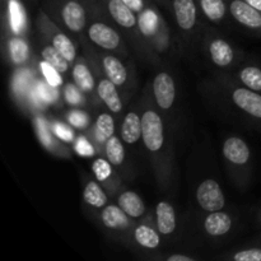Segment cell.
I'll return each instance as SVG.
<instances>
[{"label": "cell", "mask_w": 261, "mask_h": 261, "mask_svg": "<svg viewBox=\"0 0 261 261\" xmlns=\"http://www.w3.org/2000/svg\"><path fill=\"white\" fill-rule=\"evenodd\" d=\"M222 153L233 181L240 188H245L251 177V150L249 144L240 137H229L223 142Z\"/></svg>", "instance_id": "277c9868"}, {"label": "cell", "mask_w": 261, "mask_h": 261, "mask_svg": "<svg viewBox=\"0 0 261 261\" xmlns=\"http://www.w3.org/2000/svg\"><path fill=\"white\" fill-rule=\"evenodd\" d=\"M205 45L204 51L213 65L219 69H229L236 65L239 56L236 48L221 36L212 33L211 36H205Z\"/></svg>", "instance_id": "7c38bea8"}, {"label": "cell", "mask_w": 261, "mask_h": 261, "mask_svg": "<svg viewBox=\"0 0 261 261\" xmlns=\"http://www.w3.org/2000/svg\"><path fill=\"white\" fill-rule=\"evenodd\" d=\"M36 30L37 35L45 38L48 43L55 46L69 63L73 64L76 59V46L70 37L61 30L60 24L55 22L47 12L40 9L36 17Z\"/></svg>", "instance_id": "ba28073f"}, {"label": "cell", "mask_w": 261, "mask_h": 261, "mask_svg": "<svg viewBox=\"0 0 261 261\" xmlns=\"http://www.w3.org/2000/svg\"><path fill=\"white\" fill-rule=\"evenodd\" d=\"M36 66H37L38 69V73H40L41 75L48 82V83L53 84V86L55 87H59V88H63L64 86L63 74H61L58 69L54 68L51 64H48L47 61L42 60V59H40V60L36 63Z\"/></svg>", "instance_id": "e575fe53"}, {"label": "cell", "mask_w": 261, "mask_h": 261, "mask_svg": "<svg viewBox=\"0 0 261 261\" xmlns=\"http://www.w3.org/2000/svg\"><path fill=\"white\" fill-rule=\"evenodd\" d=\"M201 14L212 23H219L229 13L226 0H196Z\"/></svg>", "instance_id": "4dcf8cb0"}, {"label": "cell", "mask_w": 261, "mask_h": 261, "mask_svg": "<svg viewBox=\"0 0 261 261\" xmlns=\"http://www.w3.org/2000/svg\"><path fill=\"white\" fill-rule=\"evenodd\" d=\"M86 134L94 144L97 154L103 155L105 144L115 134V120L112 115L110 112H101Z\"/></svg>", "instance_id": "44dd1931"}, {"label": "cell", "mask_w": 261, "mask_h": 261, "mask_svg": "<svg viewBox=\"0 0 261 261\" xmlns=\"http://www.w3.org/2000/svg\"><path fill=\"white\" fill-rule=\"evenodd\" d=\"M137 15L139 19L140 30L148 45L157 55L166 53L170 47V32H168L167 23L163 19L158 8L150 4Z\"/></svg>", "instance_id": "8992f818"}, {"label": "cell", "mask_w": 261, "mask_h": 261, "mask_svg": "<svg viewBox=\"0 0 261 261\" xmlns=\"http://www.w3.org/2000/svg\"><path fill=\"white\" fill-rule=\"evenodd\" d=\"M133 241L145 250H155L161 245V233L149 223H138L132 229Z\"/></svg>", "instance_id": "484cf974"}, {"label": "cell", "mask_w": 261, "mask_h": 261, "mask_svg": "<svg viewBox=\"0 0 261 261\" xmlns=\"http://www.w3.org/2000/svg\"><path fill=\"white\" fill-rule=\"evenodd\" d=\"M122 2H124L127 7L132 8L137 14L142 13L145 8H148L152 4L150 0H122Z\"/></svg>", "instance_id": "f35d334b"}, {"label": "cell", "mask_w": 261, "mask_h": 261, "mask_svg": "<svg viewBox=\"0 0 261 261\" xmlns=\"http://www.w3.org/2000/svg\"><path fill=\"white\" fill-rule=\"evenodd\" d=\"M120 138L127 145H134L143 138V119L142 112L130 110L122 117L120 125Z\"/></svg>", "instance_id": "603a6c76"}, {"label": "cell", "mask_w": 261, "mask_h": 261, "mask_svg": "<svg viewBox=\"0 0 261 261\" xmlns=\"http://www.w3.org/2000/svg\"><path fill=\"white\" fill-rule=\"evenodd\" d=\"M116 203L133 219L143 218L147 213L144 200L133 190L120 191L116 198Z\"/></svg>", "instance_id": "83f0119b"}, {"label": "cell", "mask_w": 261, "mask_h": 261, "mask_svg": "<svg viewBox=\"0 0 261 261\" xmlns=\"http://www.w3.org/2000/svg\"><path fill=\"white\" fill-rule=\"evenodd\" d=\"M32 124L38 142L46 152L55 155V157L61 158V160H70L71 155H73V150L54 133V130L51 129L50 120H47V117L42 114V111L33 112Z\"/></svg>", "instance_id": "30bf717a"}, {"label": "cell", "mask_w": 261, "mask_h": 261, "mask_svg": "<svg viewBox=\"0 0 261 261\" xmlns=\"http://www.w3.org/2000/svg\"><path fill=\"white\" fill-rule=\"evenodd\" d=\"M105 14L117 25L133 51L144 63L160 64V55L148 45L140 30L139 19L134 10L127 7L122 0H96Z\"/></svg>", "instance_id": "7a4b0ae2"}, {"label": "cell", "mask_w": 261, "mask_h": 261, "mask_svg": "<svg viewBox=\"0 0 261 261\" xmlns=\"http://www.w3.org/2000/svg\"><path fill=\"white\" fill-rule=\"evenodd\" d=\"M38 76L37 66L23 65L14 68L10 78V96L22 111L31 114V92Z\"/></svg>", "instance_id": "9c48e42d"}, {"label": "cell", "mask_w": 261, "mask_h": 261, "mask_svg": "<svg viewBox=\"0 0 261 261\" xmlns=\"http://www.w3.org/2000/svg\"><path fill=\"white\" fill-rule=\"evenodd\" d=\"M50 125L51 129L54 130V133H55L64 143H70V144H73L74 140L76 139L75 132H74L75 129H74L68 121H60V120L58 119H51Z\"/></svg>", "instance_id": "d590c367"}, {"label": "cell", "mask_w": 261, "mask_h": 261, "mask_svg": "<svg viewBox=\"0 0 261 261\" xmlns=\"http://www.w3.org/2000/svg\"><path fill=\"white\" fill-rule=\"evenodd\" d=\"M152 92L155 106L162 112L172 110L176 102V82L168 71H160L155 74L152 82Z\"/></svg>", "instance_id": "5bb4252c"}, {"label": "cell", "mask_w": 261, "mask_h": 261, "mask_svg": "<svg viewBox=\"0 0 261 261\" xmlns=\"http://www.w3.org/2000/svg\"><path fill=\"white\" fill-rule=\"evenodd\" d=\"M245 2H246L247 4L251 5V7H254L255 9L260 10L261 12V0H245Z\"/></svg>", "instance_id": "60d3db41"}, {"label": "cell", "mask_w": 261, "mask_h": 261, "mask_svg": "<svg viewBox=\"0 0 261 261\" xmlns=\"http://www.w3.org/2000/svg\"><path fill=\"white\" fill-rule=\"evenodd\" d=\"M71 79L78 86V88L88 97L89 102L96 103L97 101H99L98 94H97L96 78H94L89 61L87 60L84 54L76 56V59L74 60L73 65H71Z\"/></svg>", "instance_id": "9a60e30c"}, {"label": "cell", "mask_w": 261, "mask_h": 261, "mask_svg": "<svg viewBox=\"0 0 261 261\" xmlns=\"http://www.w3.org/2000/svg\"><path fill=\"white\" fill-rule=\"evenodd\" d=\"M98 221L102 226L115 233H126L132 232L135 226L133 218H130L116 204H107L98 213Z\"/></svg>", "instance_id": "d6986e66"}, {"label": "cell", "mask_w": 261, "mask_h": 261, "mask_svg": "<svg viewBox=\"0 0 261 261\" xmlns=\"http://www.w3.org/2000/svg\"><path fill=\"white\" fill-rule=\"evenodd\" d=\"M257 219H259V223L261 224V211L259 212V216H257Z\"/></svg>", "instance_id": "b9f144b4"}, {"label": "cell", "mask_w": 261, "mask_h": 261, "mask_svg": "<svg viewBox=\"0 0 261 261\" xmlns=\"http://www.w3.org/2000/svg\"><path fill=\"white\" fill-rule=\"evenodd\" d=\"M196 203L206 213L223 211L226 206V196L221 185L214 178H206L201 181L195 193Z\"/></svg>", "instance_id": "2e32d148"}, {"label": "cell", "mask_w": 261, "mask_h": 261, "mask_svg": "<svg viewBox=\"0 0 261 261\" xmlns=\"http://www.w3.org/2000/svg\"><path fill=\"white\" fill-rule=\"evenodd\" d=\"M143 144L149 155L158 186L167 190L173 185L176 175L175 149L167 137L165 121L158 109L147 99L142 109Z\"/></svg>", "instance_id": "6da1fadb"}, {"label": "cell", "mask_w": 261, "mask_h": 261, "mask_svg": "<svg viewBox=\"0 0 261 261\" xmlns=\"http://www.w3.org/2000/svg\"><path fill=\"white\" fill-rule=\"evenodd\" d=\"M176 212L168 201L162 200L155 205V227L163 236H170L176 231Z\"/></svg>", "instance_id": "f1b7e54d"}, {"label": "cell", "mask_w": 261, "mask_h": 261, "mask_svg": "<svg viewBox=\"0 0 261 261\" xmlns=\"http://www.w3.org/2000/svg\"><path fill=\"white\" fill-rule=\"evenodd\" d=\"M219 88L232 109L257 126H261V93L237 84L236 82L233 83L232 79L224 83L222 82Z\"/></svg>", "instance_id": "5b68a950"}, {"label": "cell", "mask_w": 261, "mask_h": 261, "mask_svg": "<svg viewBox=\"0 0 261 261\" xmlns=\"http://www.w3.org/2000/svg\"><path fill=\"white\" fill-rule=\"evenodd\" d=\"M83 201L91 209L101 211L109 204V193L96 178H89L84 184Z\"/></svg>", "instance_id": "4316f807"}, {"label": "cell", "mask_w": 261, "mask_h": 261, "mask_svg": "<svg viewBox=\"0 0 261 261\" xmlns=\"http://www.w3.org/2000/svg\"><path fill=\"white\" fill-rule=\"evenodd\" d=\"M51 17H55L56 23L60 22L69 32L79 36L87 30L89 20L87 0H53Z\"/></svg>", "instance_id": "52a82bcc"}, {"label": "cell", "mask_w": 261, "mask_h": 261, "mask_svg": "<svg viewBox=\"0 0 261 261\" xmlns=\"http://www.w3.org/2000/svg\"><path fill=\"white\" fill-rule=\"evenodd\" d=\"M172 9L181 32H193L198 23L199 7L196 0H172Z\"/></svg>", "instance_id": "7402d4cb"}, {"label": "cell", "mask_w": 261, "mask_h": 261, "mask_svg": "<svg viewBox=\"0 0 261 261\" xmlns=\"http://www.w3.org/2000/svg\"><path fill=\"white\" fill-rule=\"evenodd\" d=\"M65 120L74 129L83 133L88 132L93 125L88 112L84 109H79V107H70L69 111H66Z\"/></svg>", "instance_id": "836d02e7"}, {"label": "cell", "mask_w": 261, "mask_h": 261, "mask_svg": "<svg viewBox=\"0 0 261 261\" xmlns=\"http://www.w3.org/2000/svg\"><path fill=\"white\" fill-rule=\"evenodd\" d=\"M94 53H96L97 59L101 63L105 74L116 84L121 94L126 93L127 89L132 88L133 79H134L133 78V70H130L127 64L122 60L121 56L116 55V54L99 50V48L98 50L94 48Z\"/></svg>", "instance_id": "8fae6325"}, {"label": "cell", "mask_w": 261, "mask_h": 261, "mask_svg": "<svg viewBox=\"0 0 261 261\" xmlns=\"http://www.w3.org/2000/svg\"><path fill=\"white\" fill-rule=\"evenodd\" d=\"M231 17L239 24L252 32L261 33V12L255 9L245 0H228Z\"/></svg>", "instance_id": "ffe728a7"}, {"label": "cell", "mask_w": 261, "mask_h": 261, "mask_svg": "<svg viewBox=\"0 0 261 261\" xmlns=\"http://www.w3.org/2000/svg\"><path fill=\"white\" fill-rule=\"evenodd\" d=\"M166 261H196L198 259L194 256H189V255L184 254H172L165 257Z\"/></svg>", "instance_id": "ab89813d"}, {"label": "cell", "mask_w": 261, "mask_h": 261, "mask_svg": "<svg viewBox=\"0 0 261 261\" xmlns=\"http://www.w3.org/2000/svg\"><path fill=\"white\" fill-rule=\"evenodd\" d=\"M92 172L94 178L105 188L110 196L119 195L122 188V180L119 173L114 170V166L105 155H99L92 163Z\"/></svg>", "instance_id": "ac0fdd59"}, {"label": "cell", "mask_w": 261, "mask_h": 261, "mask_svg": "<svg viewBox=\"0 0 261 261\" xmlns=\"http://www.w3.org/2000/svg\"><path fill=\"white\" fill-rule=\"evenodd\" d=\"M233 226V219L223 211L209 212L203 221V229L208 236L222 237L229 233Z\"/></svg>", "instance_id": "cb8c5ba5"}, {"label": "cell", "mask_w": 261, "mask_h": 261, "mask_svg": "<svg viewBox=\"0 0 261 261\" xmlns=\"http://www.w3.org/2000/svg\"><path fill=\"white\" fill-rule=\"evenodd\" d=\"M88 13L93 18L88 20L87 25V38L91 43L97 46V48L109 53L116 54L122 59H127L130 55L127 42L117 28L112 27L105 18H101L102 14L98 7L93 0H87Z\"/></svg>", "instance_id": "3957f363"}, {"label": "cell", "mask_w": 261, "mask_h": 261, "mask_svg": "<svg viewBox=\"0 0 261 261\" xmlns=\"http://www.w3.org/2000/svg\"><path fill=\"white\" fill-rule=\"evenodd\" d=\"M227 259L232 261H261V247L239 250L227 256Z\"/></svg>", "instance_id": "74e56055"}, {"label": "cell", "mask_w": 261, "mask_h": 261, "mask_svg": "<svg viewBox=\"0 0 261 261\" xmlns=\"http://www.w3.org/2000/svg\"><path fill=\"white\" fill-rule=\"evenodd\" d=\"M103 155L109 160L114 167H121L126 160V153H125L124 142L116 134L112 135L106 142L103 148Z\"/></svg>", "instance_id": "1f68e13d"}, {"label": "cell", "mask_w": 261, "mask_h": 261, "mask_svg": "<svg viewBox=\"0 0 261 261\" xmlns=\"http://www.w3.org/2000/svg\"><path fill=\"white\" fill-rule=\"evenodd\" d=\"M73 149L75 150L78 154L83 155V157H92V155H94L97 153L94 144L92 143V140L89 139V137L86 133L74 140Z\"/></svg>", "instance_id": "8d00e7d4"}, {"label": "cell", "mask_w": 261, "mask_h": 261, "mask_svg": "<svg viewBox=\"0 0 261 261\" xmlns=\"http://www.w3.org/2000/svg\"><path fill=\"white\" fill-rule=\"evenodd\" d=\"M63 99L69 107H79V109H86L88 106V97L78 88L74 82H69L63 86Z\"/></svg>", "instance_id": "d6a6232c"}, {"label": "cell", "mask_w": 261, "mask_h": 261, "mask_svg": "<svg viewBox=\"0 0 261 261\" xmlns=\"http://www.w3.org/2000/svg\"><path fill=\"white\" fill-rule=\"evenodd\" d=\"M37 50L42 60L51 64V65H53L54 68L58 69L63 75L69 74L70 66L73 65V64L69 63L65 59V56H64L55 46L48 43L47 41H46L45 38L41 37V36H37Z\"/></svg>", "instance_id": "d4e9b609"}, {"label": "cell", "mask_w": 261, "mask_h": 261, "mask_svg": "<svg viewBox=\"0 0 261 261\" xmlns=\"http://www.w3.org/2000/svg\"><path fill=\"white\" fill-rule=\"evenodd\" d=\"M14 32L28 35V18L20 0H4L3 33Z\"/></svg>", "instance_id": "e0dca14e"}, {"label": "cell", "mask_w": 261, "mask_h": 261, "mask_svg": "<svg viewBox=\"0 0 261 261\" xmlns=\"http://www.w3.org/2000/svg\"><path fill=\"white\" fill-rule=\"evenodd\" d=\"M3 48L13 68L28 65L31 60V47L27 36L19 33H3Z\"/></svg>", "instance_id": "4fadbf2b"}, {"label": "cell", "mask_w": 261, "mask_h": 261, "mask_svg": "<svg viewBox=\"0 0 261 261\" xmlns=\"http://www.w3.org/2000/svg\"><path fill=\"white\" fill-rule=\"evenodd\" d=\"M241 86L261 93V66L256 64H246L237 70L236 78H233Z\"/></svg>", "instance_id": "f546056e"}]
</instances>
